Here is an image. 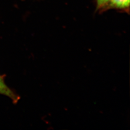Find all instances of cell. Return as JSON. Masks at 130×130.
I'll return each mask as SVG.
<instances>
[{"label":"cell","instance_id":"3","mask_svg":"<svg viewBox=\"0 0 130 130\" xmlns=\"http://www.w3.org/2000/svg\"><path fill=\"white\" fill-rule=\"evenodd\" d=\"M110 0H96L98 8L102 10L104 6Z\"/></svg>","mask_w":130,"mask_h":130},{"label":"cell","instance_id":"1","mask_svg":"<svg viewBox=\"0 0 130 130\" xmlns=\"http://www.w3.org/2000/svg\"><path fill=\"white\" fill-rule=\"evenodd\" d=\"M0 94L5 95L12 99L14 103H17L20 98L6 85L4 77L0 76Z\"/></svg>","mask_w":130,"mask_h":130},{"label":"cell","instance_id":"2","mask_svg":"<svg viewBox=\"0 0 130 130\" xmlns=\"http://www.w3.org/2000/svg\"><path fill=\"white\" fill-rule=\"evenodd\" d=\"M130 6V0H110L102 10L109 9H118L126 10L129 9Z\"/></svg>","mask_w":130,"mask_h":130}]
</instances>
